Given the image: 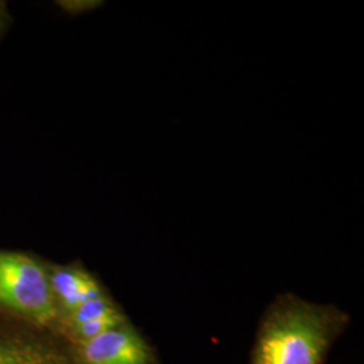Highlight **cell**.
<instances>
[{
    "instance_id": "cell-9",
    "label": "cell",
    "mask_w": 364,
    "mask_h": 364,
    "mask_svg": "<svg viewBox=\"0 0 364 364\" xmlns=\"http://www.w3.org/2000/svg\"><path fill=\"white\" fill-rule=\"evenodd\" d=\"M6 19H7V14H6V10H4V6L0 3V30L4 26Z\"/></svg>"
},
{
    "instance_id": "cell-8",
    "label": "cell",
    "mask_w": 364,
    "mask_h": 364,
    "mask_svg": "<svg viewBox=\"0 0 364 364\" xmlns=\"http://www.w3.org/2000/svg\"><path fill=\"white\" fill-rule=\"evenodd\" d=\"M61 7L68 13L80 14L91 11L93 9L99 7L100 1H91V0H73V1H60Z\"/></svg>"
},
{
    "instance_id": "cell-2",
    "label": "cell",
    "mask_w": 364,
    "mask_h": 364,
    "mask_svg": "<svg viewBox=\"0 0 364 364\" xmlns=\"http://www.w3.org/2000/svg\"><path fill=\"white\" fill-rule=\"evenodd\" d=\"M0 305L39 326L52 324L58 316L49 274L22 254L0 252Z\"/></svg>"
},
{
    "instance_id": "cell-1",
    "label": "cell",
    "mask_w": 364,
    "mask_h": 364,
    "mask_svg": "<svg viewBox=\"0 0 364 364\" xmlns=\"http://www.w3.org/2000/svg\"><path fill=\"white\" fill-rule=\"evenodd\" d=\"M347 324L333 305L282 294L262 317L251 364H323Z\"/></svg>"
},
{
    "instance_id": "cell-6",
    "label": "cell",
    "mask_w": 364,
    "mask_h": 364,
    "mask_svg": "<svg viewBox=\"0 0 364 364\" xmlns=\"http://www.w3.org/2000/svg\"><path fill=\"white\" fill-rule=\"evenodd\" d=\"M117 316H122V313L114 305V302L103 294L97 299H93L82 304L73 312L69 313L68 323H69V326H78V324L92 321L96 318L117 317Z\"/></svg>"
},
{
    "instance_id": "cell-5",
    "label": "cell",
    "mask_w": 364,
    "mask_h": 364,
    "mask_svg": "<svg viewBox=\"0 0 364 364\" xmlns=\"http://www.w3.org/2000/svg\"><path fill=\"white\" fill-rule=\"evenodd\" d=\"M49 278L57 306L65 311L66 314L82 304L103 296L97 281L80 267L58 269Z\"/></svg>"
},
{
    "instance_id": "cell-3",
    "label": "cell",
    "mask_w": 364,
    "mask_h": 364,
    "mask_svg": "<svg viewBox=\"0 0 364 364\" xmlns=\"http://www.w3.org/2000/svg\"><path fill=\"white\" fill-rule=\"evenodd\" d=\"M76 360L78 364H156L150 346L124 324L78 343Z\"/></svg>"
},
{
    "instance_id": "cell-4",
    "label": "cell",
    "mask_w": 364,
    "mask_h": 364,
    "mask_svg": "<svg viewBox=\"0 0 364 364\" xmlns=\"http://www.w3.org/2000/svg\"><path fill=\"white\" fill-rule=\"evenodd\" d=\"M0 364H78L49 338L27 329H0Z\"/></svg>"
},
{
    "instance_id": "cell-7",
    "label": "cell",
    "mask_w": 364,
    "mask_h": 364,
    "mask_svg": "<svg viewBox=\"0 0 364 364\" xmlns=\"http://www.w3.org/2000/svg\"><path fill=\"white\" fill-rule=\"evenodd\" d=\"M124 324L123 316L117 317H105V318H96L92 321H87L78 326H69L72 336L76 338L77 343L88 341L92 338H97L105 332L115 329L117 326Z\"/></svg>"
}]
</instances>
